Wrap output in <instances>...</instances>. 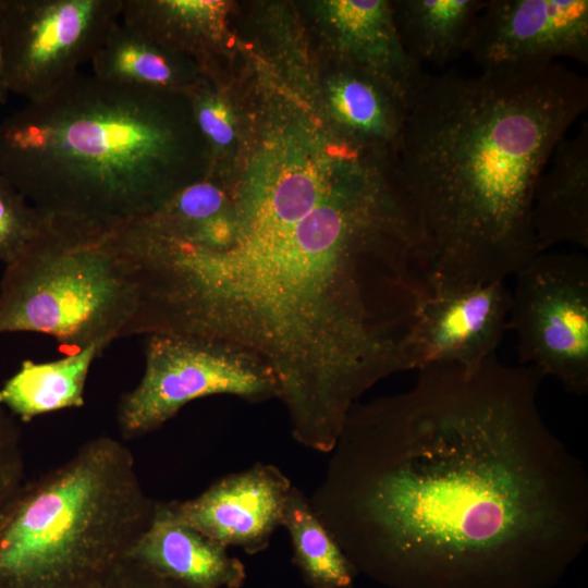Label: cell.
Returning a JSON list of instances; mask_svg holds the SVG:
<instances>
[{"label": "cell", "instance_id": "obj_1", "mask_svg": "<svg viewBox=\"0 0 588 588\" xmlns=\"http://www.w3.org/2000/svg\"><path fill=\"white\" fill-rule=\"evenodd\" d=\"M226 233L196 248L143 226L121 235L138 289L135 335L243 347L277 376L293 438L326 442L380 380L406 370L427 290L422 240L395 168H286L241 185Z\"/></svg>", "mask_w": 588, "mask_h": 588}, {"label": "cell", "instance_id": "obj_2", "mask_svg": "<svg viewBox=\"0 0 588 588\" xmlns=\"http://www.w3.org/2000/svg\"><path fill=\"white\" fill-rule=\"evenodd\" d=\"M532 366L433 364L359 401L310 504L354 568L396 588H543L588 541L584 464Z\"/></svg>", "mask_w": 588, "mask_h": 588}, {"label": "cell", "instance_id": "obj_3", "mask_svg": "<svg viewBox=\"0 0 588 588\" xmlns=\"http://www.w3.org/2000/svg\"><path fill=\"white\" fill-rule=\"evenodd\" d=\"M587 107V78L555 61L474 77L427 74L397 166L430 287L505 281L538 254L536 185Z\"/></svg>", "mask_w": 588, "mask_h": 588}, {"label": "cell", "instance_id": "obj_4", "mask_svg": "<svg viewBox=\"0 0 588 588\" xmlns=\"http://www.w3.org/2000/svg\"><path fill=\"white\" fill-rule=\"evenodd\" d=\"M174 93L78 73L0 121V175L44 215L113 230L201 179Z\"/></svg>", "mask_w": 588, "mask_h": 588}, {"label": "cell", "instance_id": "obj_5", "mask_svg": "<svg viewBox=\"0 0 588 588\" xmlns=\"http://www.w3.org/2000/svg\"><path fill=\"white\" fill-rule=\"evenodd\" d=\"M154 506L124 443L86 441L0 505V588H98Z\"/></svg>", "mask_w": 588, "mask_h": 588}, {"label": "cell", "instance_id": "obj_6", "mask_svg": "<svg viewBox=\"0 0 588 588\" xmlns=\"http://www.w3.org/2000/svg\"><path fill=\"white\" fill-rule=\"evenodd\" d=\"M133 267L110 230L47 216L0 281V334L34 332L78 351L128 336L137 311Z\"/></svg>", "mask_w": 588, "mask_h": 588}, {"label": "cell", "instance_id": "obj_7", "mask_svg": "<svg viewBox=\"0 0 588 588\" xmlns=\"http://www.w3.org/2000/svg\"><path fill=\"white\" fill-rule=\"evenodd\" d=\"M272 368L249 351L219 340L173 333L145 335L144 370L117 407L124 439L150 433L187 403L211 395L248 402L279 399Z\"/></svg>", "mask_w": 588, "mask_h": 588}, {"label": "cell", "instance_id": "obj_8", "mask_svg": "<svg viewBox=\"0 0 588 588\" xmlns=\"http://www.w3.org/2000/svg\"><path fill=\"white\" fill-rule=\"evenodd\" d=\"M507 329L520 365L551 376L575 395L588 391V259L538 253L515 274Z\"/></svg>", "mask_w": 588, "mask_h": 588}, {"label": "cell", "instance_id": "obj_9", "mask_svg": "<svg viewBox=\"0 0 588 588\" xmlns=\"http://www.w3.org/2000/svg\"><path fill=\"white\" fill-rule=\"evenodd\" d=\"M123 0H0L10 93L34 101L91 61L120 22Z\"/></svg>", "mask_w": 588, "mask_h": 588}, {"label": "cell", "instance_id": "obj_10", "mask_svg": "<svg viewBox=\"0 0 588 588\" xmlns=\"http://www.w3.org/2000/svg\"><path fill=\"white\" fill-rule=\"evenodd\" d=\"M510 307L505 281L429 289L417 303L405 340L408 369L433 364L479 367L495 355Z\"/></svg>", "mask_w": 588, "mask_h": 588}, {"label": "cell", "instance_id": "obj_11", "mask_svg": "<svg viewBox=\"0 0 588 588\" xmlns=\"http://www.w3.org/2000/svg\"><path fill=\"white\" fill-rule=\"evenodd\" d=\"M482 71L588 62L587 0H487L468 51Z\"/></svg>", "mask_w": 588, "mask_h": 588}, {"label": "cell", "instance_id": "obj_12", "mask_svg": "<svg viewBox=\"0 0 588 588\" xmlns=\"http://www.w3.org/2000/svg\"><path fill=\"white\" fill-rule=\"evenodd\" d=\"M292 487L277 466L256 463L216 480L193 499L167 505L177 519L207 537L253 555L266 550L282 526Z\"/></svg>", "mask_w": 588, "mask_h": 588}, {"label": "cell", "instance_id": "obj_13", "mask_svg": "<svg viewBox=\"0 0 588 588\" xmlns=\"http://www.w3.org/2000/svg\"><path fill=\"white\" fill-rule=\"evenodd\" d=\"M126 559L186 588H240L246 579L241 560L177 519L167 501H155L152 516Z\"/></svg>", "mask_w": 588, "mask_h": 588}, {"label": "cell", "instance_id": "obj_14", "mask_svg": "<svg viewBox=\"0 0 588 588\" xmlns=\"http://www.w3.org/2000/svg\"><path fill=\"white\" fill-rule=\"evenodd\" d=\"M323 12L351 66L382 81L412 105L427 74L405 50L391 2L331 0L323 2Z\"/></svg>", "mask_w": 588, "mask_h": 588}, {"label": "cell", "instance_id": "obj_15", "mask_svg": "<svg viewBox=\"0 0 588 588\" xmlns=\"http://www.w3.org/2000/svg\"><path fill=\"white\" fill-rule=\"evenodd\" d=\"M538 253L562 243L588 248V123L555 146L532 199Z\"/></svg>", "mask_w": 588, "mask_h": 588}, {"label": "cell", "instance_id": "obj_16", "mask_svg": "<svg viewBox=\"0 0 588 588\" xmlns=\"http://www.w3.org/2000/svg\"><path fill=\"white\" fill-rule=\"evenodd\" d=\"M109 344L95 343L49 362L25 359L0 387V406L23 422L85 405L90 367Z\"/></svg>", "mask_w": 588, "mask_h": 588}, {"label": "cell", "instance_id": "obj_17", "mask_svg": "<svg viewBox=\"0 0 588 588\" xmlns=\"http://www.w3.org/2000/svg\"><path fill=\"white\" fill-rule=\"evenodd\" d=\"M487 0H403L391 2L407 53L418 63L440 66L468 51Z\"/></svg>", "mask_w": 588, "mask_h": 588}, {"label": "cell", "instance_id": "obj_18", "mask_svg": "<svg viewBox=\"0 0 588 588\" xmlns=\"http://www.w3.org/2000/svg\"><path fill=\"white\" fill-rule=\"evenodd\" d=\"M90 62L93 74L100 78L169 93L185 86L193 77L192 66L174 51L121 22Z\"/></svg>", "mask_w": 588, "mask_h": 588}, {"label": "cell", "instance_id": "obj_19", "mask_svg": "<svg viewBox=\"0 0 588 588\" xmlns=\"http://www.w3.org/2000/svg\"><path fill=\"white\" fill-rule=\"evenodd\" d=\"M225 8L218 0H123L120 22L173 51L216 40Z\"/></svg>", "mask_w": 588, "mask_h": 588}, {"label": "cell", "instance_id": "obj_20", "mask_svg": "<svg viewBox=\"0 0 588 588\" xmlns=\"http://www.w3.org/2000/svg\"><path fill=\"white\" fill-rule=\"evenodd\" d=\"M282 526L289 532L293 563L310 588H350L356 569L320 522L310 501L292 487Z\"/></svg>", "mask_w": 588, "mask_h": 588}, {"label": "cell", "instance_id": "obj_21", "mask_svg": "<svg viewBox=\"0 0 588 588\" xmlns=\"http://www.w3.org/2000/svg\"><path fill=\"white\" fill-rule=\"evenodd\" d=\"M47 216L0 175V261L15 260L41 231Z\"/></svg>", "mask_w": 588, "mask_h": 588}, {"label": "cell", "instance_id": "obj_22", "mask_svg": "<svg viewBox=\"0 0 588 588\" xmlns=\"http://www.w3.org/2000/svg\"><path fill=\"white\" fill-rule=\"evenodd\" d=\"M195 126L203 137L216 148H224L234 138L231 110L217 95L201 90L195 93L191 103Z\"/></svg>", "mask_w": 588, "mask_h": 588}, {"label": "cell", "instance_id": "obj_23", "mask_svg": "<svg viewBox=\"0 0 588 588\" xmlns=\"http://www.w3.org/2000/svg\"><path fill=\"white\" fill-rule=\"evenodd\" d=\"M17 419L0 406V505L25 480Z\"/></svg>", "mask_w": 588, "mask_h": 588}, {"label": "cell", "instance_id": "obj_24", "mask_svg": "<svg viewBox=\"0 0 588 588\" xmlns=\"http://www.w3.org/2000/svg\"><path fill=\"white\" fill-rule=\"evenodd\" d=\"M98 588H186L131 559L121 561Z\"/></svg>", "mask_w": 588, "mask_h": 588}, {"label": "cell", "instance_id": "obj_25", "mask_svg": "<svg viewBox=\"0 0 588 588\" xmlns=\"http://www.w3.org/2000/svg\"><path fill=\"white\" fill-rule=\"evenodd\" d=\"M8 82H7V71H5V56L3 48V40L0 26V105H3L7 101L9 95Z\"/></svg>", "mask_w": 588, "mask_h": 588}]
</instances>
